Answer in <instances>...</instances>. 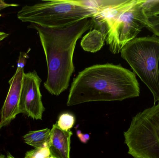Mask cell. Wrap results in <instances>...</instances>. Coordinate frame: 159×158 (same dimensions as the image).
Returning <instances> with one entry per match:
<instances>
[{
  "mask_svg": "<svg viewBox=\"0 0 159 158\" xmlns=\"http://www.w3.org/2000/svg\"><path fill=\"white\" fill-rule=\"evenodd\" d=\"M137 0H121L118 4L105 9L91 18L93 28L107 37L120 15L132 6Z\"/></svg>",
  "mask_w": 159,
  "mask_h": 158,
  "instance_id": "9c48e42d",
  "label": "cell"
},
{
  "mask_svg": "<svg viewBox=\"0 0 159 158\" xmlns=\"http://www.w3.org/2000/svg\"><path fill=\"white\" fill-rule=\"evenodd\" d=\"M146 28L159 37V15L148 18Z\"/></svg>",
  "mask_w": 159,
  "mask_h": 158,
  "instance_id": "2e32d148",
  "label": "cell"
},
{
  "mask_svg": "<svg viewBox=\"0 0 159 158\" xmlns=\"http://www.w3.org/2000/svg\"></svg>",
  "mask_w": 159,
  "mask_h": 158,
  "instance_id": "603a6c76",
  "label": "cell"
},
{
  "mask_svg": "<svg viewBox=\"0 0 159 158\" xmlns=\"http://www.w3.org/2000/svg\"><path fill=\"white\" fill-rule=\"evenodd\" d=\"M51 130L46 128L29 132L23 136L25 143L35 148H48Z\"/></svg>",
  "mask_w": 159,
  "mask_h": 158,
  "instance_id": "7c38bea8",
  "label": "cell"
},
{
  "mask_svg": "<svg viewBox=\"0 0 159 158\" xmlns=\"http://www.w3.org/2000/svg\"><path fill=\"white\" fill-rule=\"evenodd\" d=\"M75 117L70 113H63L60 116L58 121V126L63 130L68 131L70 130L74 125Z\"/></svg>",
  "mask_w": 159,
  "mask_h": 158,
  "instance_id": "5bb4252c",
  "label": "cell"
},
{
  "mask_svg": "<svg viewBox=\"0 0 159 158\" xmlns=\"http://www.w3.org/2000/svg\"><path fill=\"white\" fill-rule=\"evenodd\" d=\"M18 6V5L15 4H7L4 1H0V10L3 8H6V7H8V6Z\"/></svg>",
  "mask_w": 159,
  "mask_h": 158,
  "instance_id": "d6986e66",
  "label": "cell"
},
{
  "mask_svg": "<svg viewBox=\"0 0 159 158\" xmlns=\"http://www.w3.org/2000/svg\"><path fill=\"white\" fill-rule=\"evenodd\" d=\"M36 30L43 49L48 67L45 89L53 95L66 91L75 71L73 56L77 41L86 31L93 28L92 18H86L71 26L48 28L34 24L28 27Z\"/></svg>",
  "mask_w": 159,
  "mask_h": 158,
  "instance_id": "7a4b0ae2",
  "label": "cell"
},
{
  "mask_svg": "<svg viewBox=\"0 0 159 158\" xmlns=\"http://www.w3.org/2000/svg\"><path fill=\"white\" fill-rule=\"evenodd\" d=\"M42 79L35 70L24 73L19 112L34 119L42 120L45 108L40 92Z\"/></svg>",
  "mask_w": 159,
  "mask_h": 158,
  "instance_id": "52a82bcc",
  "label": "cell"
},
{
  "mask_svg": "<svg viewBox=\"0 0 159 158\" xmlns=\"http://www.w3.org/2000/svg\"><path fill=\"white\" fill-rule=\"evenodd\" d=\"M6 158H16L14 157L13 156L11 155V154H8V155H7V156Z\"/></svg>",
  "mask_w": 159,
  "mask_h": 158,
  "instance_id": "44dd1931",
  "label": "cell"
},
{
  "mask_svg": "<svg viewBox=\"0 0 159 158\" xmlns=\"http://www.w3.org/2000/svg\"><path fill=\"white\" fill-rule=\"evenodd\" d=\"M144 2V0H137L122 13L107 36L105 41L112 53H119L128 43L136 38L146 28L148 17L143 8Z\"/></svg>",
  "mask_w": 159,
  "mask_h": 158,
  "instance_id": "8992f818",
  "label": "cell"
},
{
  "mask_svg": "<svg viewBox=\"0 0 159 158\" xmlns=\"http://www.w3.org/2000/svg\"><path fill=\"white\" fill-rule=\"evenodd\" d=\"M70 130L66 131L61 129L57 124L53 125L51 130L48 148L53 158H70Z\"/></svg>",
  "mask_w": 159,
  "mask_h": 158,
  "instance_id": "30bf717a",
  "label": "cell"
},
{
  "mask_svg": "<svg viewBox=\"0 0 159 158\" xmlns=\"http://www.w3.org/2000/svg\"><path fill=\"white\" fill-rule=\"evenodd\" d=\"M106 37L98 30H91L83 36L80 42L82 49L86 52L96 53L103 46Z\"/></svg>",
  "mask_w": 159,
  "mask_h": 158,
  "instance_id": "8fae6325",
  "label": "cell"
},
{
  "mask_svg": "<svg viewBox=\"0 0 159 158\" xmlns=\"http://www.w3.org/2000/svg\"><path fill=\"white\" fill-rule=\"evenodd\" d=\"M77 136L82 143H86L89 139V135L88 134H82L80 131H77Z\"/></svg>",
  "mask_w": 159,
  "mask_h": 158,
  "instance_id": "ac0fdd59",
  "label": "cell"
},
{
  "mask_svg": "<svg viewBox=\"0 0 159 158\" xmlns=\"http://www.w3.org/2000/svg\"><path fill=\"white\" fill-rule=\"evenodd\" d=\"M143 6L145 14L148 18L159 16V0H144Z\"/></svg>",
  "mask_w": 159,
  "mask_h": 158,
  "instance_id": "4fadbf2b",
  "label": "cell"
},
{
  "mask_svg": "<svg viewBox=\"0 0 159 158\" xmlns=\"http://www.w3.org/2000/svg\"><path fill=\"white\" fill-rule=\"evenodd\" d=\"M24 68L17 67L16 71L9 80L10 87L1 112L0 130L8 125L19 114L20 100Z\"/></svg>",
  "mask_w": 159,
  "mask_h": 158,
  "instance_id": "ba28073f",
  "label": "cell"
},
{
  "mask_svg": "<svg viewBox=\"0 0 159 158\" xmlns=\"http://www.w3.org/2000/svg\"><path fill=\"white\" fill-rule=\"evenodd\" d=\"M124 136L134 158H159V103L133 117Z\"/></svg>",
  "mask_w": 159,
  "mask_h": 158,
  "instance_id": "5b68a950",
  "label": "cell"
},
{
  "mask_svg": "<svg viewBox=\"0 0 159 158\" xmlns=\"http://www.w3.org/2000/svg\"><path fill=\"white\" fill-rule=\"evenodd\" d=\"M24 158H53L48 148H34L28 151Z\"/></svg>",
  "mask_w": 159,
  "mask_h": 158,
  "instance_id": "9a60e30c",
  "label": "cell"
},
{
  "mask_svg": "<svg viewBox=\"0 0 159 158\" xmlns=\"http://www.w3.org/2000/svg\"><path fill=\"white\" fill-rule=\"evenodd\" d=\"M26 56H27L26 54L21 53V52L20 53V55L19 58L17 67L24 68V66L26 64Z\"/></svg>",
  "mask_w": 159,
  "mask_h": 158,
  "instance_id": "e0dca14e",
  "label": "cell"
},
{
  "mask_svg": "<svg viewBox=\"0 0 159 158\" xmlns=\"http://www.w3.org/2000/svg\"><path fill=\"white\" fill-rule=\"evenodd\" d=\"M96 9L81 5L76 0L42 1L33 5H26L19 11L18 19L48 28L71 26L98 14Z\"/></svg>",
  "mask_w": 159,
  "mask_h": 158,
  "instance_id": "3957f363",
  "label": "cell"
},
{
  "mask_svg": "<svg viewBox=\"0 0 159 158\" xmlns=\"http://www.w3.org/2000/svg\"><path fill=\"white\" fill-rule=\"evenodd\" d=\"M0 158H6V157L5 156H4V155H0Z\"/></svg>",
  "mask_w": 159,
  "mask_h": 158,
  "instance_id": "7402d4cb",
  "label": "cell"
},
{
  "mask_svg": "<svg viewBox=\"0 0 159 158\" xmlns=\"http://www.w3.org/2000/svg\"><path fill=\"white\" fill-rule=\"evenodd\" d=\"M135 74L120 65H93L78 73L71 84L68 106L86 102L122 101L140 95Z\"/></svg>",
  "mask_w": 159,
  "mask_h": 158,
  "instance_id": "6da1fadb",
  "label": "cell"
},
{
  "mask_svg": "<svg viewBox=\"0 0 159 158\" xmlns=\"http://www.w3.org/2000/svg\"><path fill=\"white\" fill-rule=\"evenodd\" d=\"M8 35L9 34L5 33V32H0V42L3 40L4 39H5L7 37Z\"/></svg>",
  "mask_w": 159,
  "mask_h": 158,
  "instance_id": "ffe728a7",
  "label": "cell"
},
{
  "mask_svg": "<svg viewBox=\"0 0 159 158\" xmlns=\"http://www.w3.org/2000/svg\"><path fill=\"white\" fill-rule=\"evenodd\" d=\"M121 57L147 86L153 95L154 105L159 103V38H135L120 51Z\"/></svg>",
  "mask_w": 159,
  "mask_h": 158,
  "instance_id": "277c9868",
  "label": "cell"
}]
</instances>
